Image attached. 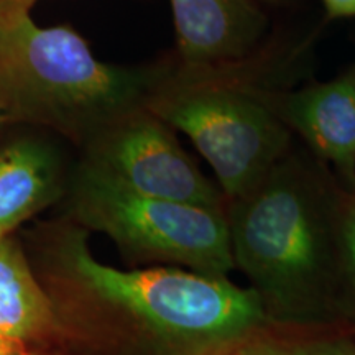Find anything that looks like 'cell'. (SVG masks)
<instances>
[{"label": "cell", "mask_w": 355, "mask_h": 355, "mask_svg": "<svg viewBox=\"0 0 355 355\" xmlns=\"http://www.w3.org/2000/svg\"><path fill=\"white\" fill-rule=\"evenodd\" d=\"M20 237L61 321L97 355H216L266 319L255 293L229 278L101 263L87 230L64 216Z\"/></svg>", "instance_id": "6da1fadb"}, {"label": "cell", "mask_w": 355, "mask_h": 355, "mask_svg": "<svg viewBox=\"0 0 355 355\" xmlns=\"http://www.w3.org/2000/svg\"><path fill=\"white\" fill-rule=\"evenodd\" d=\"M345 193L308 146L288 152L225 207L235 270L275 321L337 318Z\"/></svg>", "instance_id": "7a4b0ae2"}, {"label": "cell", "mask_w": 355, "mask_h": 355, "mask_svg": "<svg viewBox=\"0 0 355 355\" xmlns=\"http://www.w3.org/2000/svg\"><path fill=\"white\" fill-rule=\"evenodd\" d=\"M157 63L97 60L78 32L0 19V127L50 130L74 150L125 110L146 104Z\"/></svg>", "instance_id": "3957f363"}, {"label": "cell", "mask_w": 355, "mask_h": 355, "mask_svg": "<svg viewBox=\"0 0 355 355\" xmlns=\"http://www.w3.org/2000/svg\"><path fill=\"white\" fill-rule=\"evenodd\" d=\"M273 58L268 50L222 68H191L171 55L155 61L146 107L193 141L227 201L254 186L295 144L273 102L275 92L288 89Z\"/></svg>", "instance_id": "277c9868"}, {"label": "cell", "mask_w": 355, "mask_h": 355, "mask_svg": "<svg viewBox=\"0 0 355 355\" xmlns=\"http://www.w3.org/2000/svg\"><path fill=\"white\" fill-rule=\"evenodd\" d=\"M56 214L107 235L132 266H180L219 278L235 270L225 212L133 193L81 166L78 157Z\"/></svg>", "instance_id": "5b68a950"}, {"label": "cell", "mask_w": 355, "mask_h": 355, "mask_svg": "<svg viewBox=\"0 0 355 355\" xmlns=\"http://www.w3.org/2000/svg\"><path fill=\"white\" fill-rule=\"evenodd\" d=\"M78 163L133 193L225 212L227 199L146 104L117 115L76 150Z\"/></svg>", "instance_id": "8992f818"}, {"label": "cell", "mask_w": 355, "mask_h": 355, "mask_svg": "<svg viewBox=\"0 0 355 355\" xmlns=\"http://www.w3.org/2000/svg\"><path fill=\"white\" fill-rule=\"evenodd\" d=\"M73 150L50 130L0 127V239L61 202L76 166Z\"/></svg>", "instance_id": "52a82bcc"}, {"label": "cell", "mask_w": 355, "mask_h": 355, "mask_svg": "<svg viewBox=\"0 0 355 355\" xmlns=\"http://www.w3.org/2000/svg\"><path fill=\"white\" fill-rule=\"evenodd\" d=\"M176 50L183 66L222 68L255 60L268 50L263 6L257 0H170Z\"/></svg>", "instance_id": "ba28073f"}, {"label": "cell", "mask_w": 355, "mask_h": 355, "mask_svg": "<svg viewBox=\"0 0 355 355\" xmlns=\"http://www.w3.org/2000/svg\"><path fill=\"white\" fill-rule=\"evenodd\" d=\"M275 107L304 145L355 194V71L273 94Z\"/></svg>", "instance_id": "9c48e42d"}, {"label": "cell", "mask_w": 355, "mask_h": 355, "mask_svg": "<svg viewBox=\"0 0 355 355\" xmlns=\"http://www.w3.org/2000/svg\"><path fill=\"white\" fill-rule=\"evenodd\" d=\"M69 343L79 340L61 321L20 234L0 239V355H19Z\"/></svg>", "instance_id": "30bf717a"}, {"label": "cell", "mask_w": 355, "mask_h": 355, "mask_svg": "<svg viewBox=\"0 0 355 355\" xmlns=\"http://www.w3.org/2000/svg\"><path fill=\"white\" fill-rule=\"evenodd\" d=\"M216 355H355V324L263 319Z\"/></svg>", "instance_id": "8fae6325"}, {"label": "cell", "mask_w": 355, "mask_h": 355, "mask_svg": "<svg viewBox=\"0 0 355 355\" xmlns=\"http://www.w3.org/2000/svg\"><path fill=\"white\" fill-rule=\"evenodd\" d=\"M337 318L355 324V194H349L345 206L337 283Z\"/></svg>", "instance_id": "7c38bea8"}, {"label": "cell", "mask_w": 355, "mask_h": 355, "mask_svg": "<svg viewBox=\"0 0 355 355\" xmlns=\"http://www.w3.org/2000/svg\"><path fill=\"white\" fill-rule=\"evenodd\" d=\"M40 0H0V19H17L32 15V8Z\"/></svg>", "instance_id": "4fadbf2b"}, {"label": "cell", "mask_w": 355, "mask_h": 355, "mask_svg": "<svg viewBox=\"0 0 355 355\" xmlns=\"http://www.w3.org/2000/svg\"><path fill=\"white\" fill-rule=\"evenodd\" d=\"M19 355H97L92 352L91 349L81 343H69L63 345H56V347H48V349H40L33 350V352L19 354Z\"/></svg>", "instance_id": "5bb4252c"}, {"label": "cell", "mask_w": 355, "mask_h": 355, "mask_svg": "<svg viewBox=\"0 0 355 355\" xmlns=\"http://www.w3.org/2000/svg\"><path fill=\"white\" fill-rule=\"evenodd\" d=\"M329 19H352L355 17V0H321Z\"/></svg>", "instance_id": "9a60e30c"}, {"label": "cell", "mask_w": 355, "mask_h": 355, "mask_svg": "<svg viewBox=\"0 0 355 355\" xmlns=\"http://www.w3.org/2000/svg\"><path fill=\"white\" fill-rule=\"evenodd\" d=\"M257 2L261 3V6H283V3H288L290 0H257Z\"/></svg>", "instance_id": "2e32d148"}]
</instances>
